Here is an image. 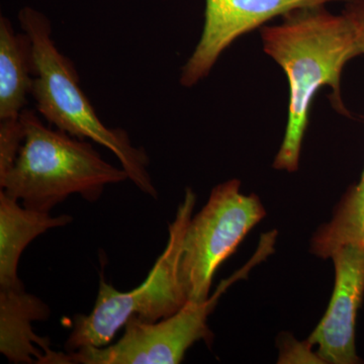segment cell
<instances>
[{"label":"cell","mask_w":364,"mask_h":364,"mask_svg":"<svg viewBox=\"0 0 364 364\" xmlns=\"http://www.w3.org/2000/svg\"><path fill=\"white\" fill-rule=\"evenodd\" d=\"M233 179L213 189L207 205L191 218L182 245L179 279L189 301H207L220 265L265 217L257 196H245Z\"/></svg>","instance_id":"obj_5"},{"label":"cell","mask_w":364,"mask_h":364,"mask_svg":"<svg viewBox=\"0 0 364 364\" xmlns=\"http://www.w3.org/2000/svg\"><path fill=\"white\" fill-rule=\"evenodd\" d=\"M23 141L21 119L0 121V176L13 166Z\"/></svg>","instance_id":"obj_13"},{"label":"cell","mask_w":364,"mask_h":364,"mask_svg":"<svg viewBox=\"0 0 364 364\" xmlns=\"http://www.w3.org/2000/svg\"><path fill=\"white\" fill-rule=\"evenodd\" d=\"M51 311L25 287L0 289V352L11 363L63 364L64 354L33 331V322L46 321Z\"/></svg>","instance_id":"obj_9"},{"label":"cell","mask_w":364,"mask_h":364,"mask_svg":"<svg viewBox=\"0 0 364 364\" xmlns=\"http://www.w3.org/2000/svg\"><path fill=\"white\" fill-rule=\"evenodd\" d=\"M33 83V46L28 33H16L0 18V121H16L25 109Z\"/></svg>","instance_id":"obj_11"},{"label":"cell","mask_w":364,"mask_h":364,"mask_svg":"<svg viewBox=\"0 0 364 364\" xmlns=\"http://www.w3.org/2000/svg\"><path fill=\"white\" fill-rule=\"evenodd\" d=\"M72 220L68 215L53 217L50 213L23 207L0 191V289L23 287L18 268L28 244L48 230L66 226Z\"/></svg>","instance_id":"obj_10"},{"label":"cell","mask_w":364,"mask_h":364,"mask_svg":"<svg viewBox=\"0 0 364 364\" xmlns=\"http://www.w3.org/2000/svg\"><path fill=\"white\" fill-rule=\"evenodd\" d=\"M195 205L196 195L188 189L173 222L169 224L166 247L141 286L122 293L100 277L95 308L88 315L74 318L66 352L107 346L131 318L155 323L174 315L186 305L188 298L179 279V262Z\"/></svg>","instance_id":"obj_4"},{"label":"cell","mask_w":364,"mask_h":364,"mask_svg":"<svg viewBox=\"0 0 364 364\" xmlns=\"http://www.w3.org/2000/svg\"><path fill=\"white\" fill-rule=\"evenodd\" d=\"M267 257L265 249L257 248L250 261L230 279L223 280L214 296L207 301H186L178 312L155 323L133 317L124 325L123 337L105 347H83L67 352L66 364H177L196 342L212 343L214 335L208 317L220 296L236 280L245 279L251 268Z\"/></svg>","instance_id":"obj_6"},{"label":"cell","mask_w":364,"mask_h":364,"mask_svg":"<svg viewBox=\"0 0 364 364\" xmlns=\"http://www.w3.org/2000/svg\"><path fill=\"white\" fill-rule=\"evenodd\" d=\"M353 245L364 251V170L360 181L345 193L330 223L313 237L312 252L331 258L342 246Z\"/></svg>","instance_id":"obj_12"},{"label":"cell","mask_w":364,"mask_h":364,"mask_svg":"<svg viewBox=\"0 0 364 364\" xmlns=\"http://www.w3.org/2000/svg\"><path fill=\"white\" fill-rule=\"evenodd\" d=\"M336 1L352 0H205L202 37L182 67L181 85L191 87L208 75L220 55L244 33L294 9Z\"/></svg>","instance_id":"obj_7"},{"label":"cell","mask_w":364,"mask_h":364,"mask_svg":"<svg viewBox=\"0 0 364 364\" xmlns=\"http://www.w3.org/2000/svg\"><path fill=\"white\" fill-rule=\"evenodd\" d=\"M20 119L23 144L11 168L0 176V188L23 207L50 213L72 195L97 202L105 186L128 181L123 167L105 161L90 142L52 130L31 109Z\"/></svg>","instance_id":"obj_2"},{"label":"cell","mask_w":364,"mask_h":364,"mask_svg":"<svg viewBox=\"0 0 364 364\" xmlns=\"http://www.w3.org/2000/svg\"><path fill=\"white\" fill-rule=\"evenodd\" d=\"M18 20L32 42V95L38 112L58 130L81 140L88 139L112 151L136 188L157 198V189L147 170L149 158L145 150L132 145L126 132L109 128L100 121L79 85L73 64L57 49L48 18L26 7L21 11Z\"/></svg>","instance_id":"obj_3"},{"label":"cell","mask_w":364,"mask_h":364,"mask_svg":"<svg viewBox=\"0 0 364 364\" xmlns=\"http://www.w3.org/2000/svg\"><path fill=\"white\" fill-rule=\"evenodd\" d=\"M335 286L327 312L309 337L322 363H360L355 350V322L364 294V251L342 246L332 254Z\"/></svg>","instance_id":"obj_8"},{"label":"cell","mask_w":364,"mask_h":364,"mask_svg":"<svg viewBox=\"0 0 364 364\" xmlns=\"http://www.w3.org/2000/svg\"><path fill=\"white\" fill-rule=\"evenodd\" d=\"M282 18L279 26H261L260 33L265 53L284 69L289 85L286 135L273 166L294 172L316 93L331 86L334 107L348 114L340 97V78L347 62L364 55V0L346 2L337 16L316 6Z\"/></svg>","instance_id":"obj_1"}]
</instances>
